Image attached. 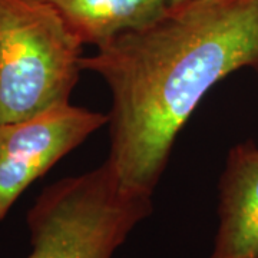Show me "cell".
<instances>
[{
  "mask_svg": "<svg viewBox=\"0 0 258 258\" xmlns=\"http://www.w3.org/2000/svg\"><path fill=\"white\" fill-rule=\"evenodd\" d=\"M218 230L210 258H258V145L237 144L218 184Z\"/></svg>",
  "mask_w": 258,
  "mask_h": 258,
  "instance_id": "5b68a950",
  "label": "cell"
},
{
  "mask_svg": "<svg viewBox=\"0 0 258 258\" xmlns=\"http://www.w3.org/2000/svg\"><path fill=\"white\" fill-rule=\"evenodd\" d=\"M252 69H254L258 75V55H257V59H255V62H254V64H252Z\"/></svg>",
  "mask_w": 258,
  "mask_h": 258,
  "instance_id": "52a82bcc",
  "label": "cell"
},
{
  "mask_svg": "<svg viewBox=\"0 0 258 258\" xmlns=\"http://www.w3.org/2000/svg\"><path fill=\"white\" fill-rule=\"evenodd\" d=\"M106 125L108 113L72 103L0 122V222L30 185Z\"/></svg>",
  "mask_w": 258,
  "mask_h": 258,
  "instance_id": "277c9868",
  "label": "cell"
},
{
  "mask_svg": "<svg viewBox=\"0 0 258 258\" xmlns=\"http://www.w3.org/2000/svg\"><path fill=\"white\" fill-rule=\"evenodd\" d=\"M257 55L258 0H179L83 56L111 92L106 159L120 181L154 194L204 96Z\"/></svg>",
  "mask_w": 258,
  "mask_h": 258,
  "instance_id": "6da1fadb",
  "label": "cell"
},
{
  "mask_svg": "<svg viewBox=\"0 0 258 258\" xmlns=\"http://www.w3.org/2000/svg\"><path fill=\"white\" fill-rule=\"evenodd\" d=\"M168 3H174V2H179V0H166Z\"/></svg>",
  "mask_w": 258,
  "mask_h": 258,
  "instance_id": "ba28073f",
  "label": "cell"
},
{
  "mask_svg": "<svg viewBox=\"0 0 258 258\" xmlns=\"http://www.w3.org/2000/svg\"><path fill=\"white\" fill-rule=\"evenodd\" d=\"M152 210V194L123 184L106 159L37 195L26 214L28 258H113Z\"/></svg>",
  "mask_w": 258,
  "mask_h": 258,
  "instance_id": "7a4b0ae2",
  "label": "cell"
},
{
  "mask_svg": "<svg viewBox=\"0 0 258 258\" xmlns=\"http://www.w3.org/2000/svg\"><path fill=\"white\" fill-rule=\"evenodd\" d=\"M82 47L46 0H0V122L71 103Z\"/></svg>",
  "mask_w": 258,
  "mask_h": 258,
  "instance_id": "3957f363",
  "label": "cell"
},
{
  "mask_svg": "<svg viewBox=\"0 0 258 258\" xmlns=\"http://www.w3.org/2000/svg\"><path fill=\"white\" fill-rule=\"evenodd\" d=\"M85 45L101 47L159 16L166 0H46Z\"/></svg>",
  "mask_w": 258,
  "mask_h": 258,
  "instance_id": "8992f818",
  "label": "cell"
}]
</instances>
